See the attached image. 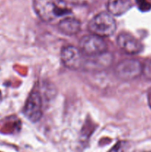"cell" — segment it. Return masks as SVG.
Returning a JSON list of instances; mask_svg holds the SVG:
<instances>
[{
    "instance_id": "3957f363",
    "label": "cell",
    "mask_w": 151,
    "mask_h": 152,
    "mask_svg": "<svg viewBox=\"0 0 151 152\" xmlns=\"http://www.w3.org/2000/svg\"><path fill=\"white\" fill-rule=\"evenodd\" d=\"M142 68L143 65L137 59H126L117 64L114 73L119 80L130 81L142 74Z\"/></svg>"
},
{
    "instance_id": "30bf717a",
    "label": "cell",
    "mask_w": 151,
    "mask_h": 152,
    "mask_svg": "<svg viewBox=\"0 0 151 152\" xmlns=\"http://www.w3.org/2000/svg\"><path fill=\"white\" fill-rule=\"evenodd\" d=\"M142 74L147 80H151V58L147 59L143 65Z\"/></svg>"
},
{
    "instance_id": "52a82bcc",
    "label": "cell",
    "mask_w": 151,
    "mask_h": 152,
    "mask_svg": "<svg viewBox=\"0 0 151 152\" xmlns=\"http://www.w3.org/2000/svg\"><path fill=\"white\" fill-rule=\"evenodd\" d=\"M116 43L118 48L127 54H137L143 49L142 42L137 38L127 33L124 32L118 34Z\"/></svg>"
},
{
    "instance_id": "9c48e42d",
    "label": "cell",
    "mask_w": 151,
    "mask_h": 152,
    "mask_svg": "<svg viewBox=\"0 0 151 152\" xmlns=\"http://www.w3.org/2000/svg\"><path fill=\"white\" fill-rule=\"evenodd\" d=\"M132 4L131 0H108L107 7L112 16H119L128 11Z\"/></svg>"
},
{
    "instance_id": "8fae6325",
    "label": "cell",
    "mask_w": 151,
    "mask_h": 152,
    "mask_svg": "<svg viewBox=\"0 0 151 152\" xmlns=\"http://www.w3.org/2000/svg\"><path fill=\"white\" fill-rule=\"evenodd\" d=\"M139 9L142 11H148L151 9V2L149 0H136Z\"/></svg>"
},
{
    "instance_id": "ba28073f",
    "label": "cell",
    "mask_w": 151,
    "mask_h": 152,
    "mask_svg": "<svg viewBox=\"0 0 151 152\" xmlns=\"http://www.w3.org/2000/svg\"><path fill=\"white\" fill-rule=\"evenodd\" d=\"M58 28L59 31L65 35H75L81 30V22L76 18L68 16L58 23Z\"/></svg>"
},
{
    "instance_id": "8992f818",
    "label": "cell",
    "mask_w": 151,
    "mask_h": 152,
    "mask_svg": "<svg viewBox=\"0 0 151 152\" xmlns=\"http://www.w3.org/2000/svg\"><path fill=\"white\" fill-rule=\"evenodd\" d=\"M24 114L33 123H36L42 117V101L38 91H33L28 96L25 107Z\"/></svg>"
},
{
    "instance_id": "6da1fadb",
    "label": "cell",
    "mask_w": 151,
    "mask_h": 152,
    "mask_svg": "<svg viewBox=\"0 0 151 152\" xmlns=\"http://www.w3.org/2000/svg\"><path fill=\"white\" fill-rule=\"evenodd\" d=\"M33 8L37 16L47 23H59L72 13L64 0H33Z\"/></svg>"
},
{
    "instance_id": "5b68a950",
    "label": "cell",
    "mask_w": 151,
    "mask_h": 152,
    "mask_svg": "<svg viewBox=\"0 0 151 152\" xmlns=\"http://www.w3.org/2000/svg\"><path fill=\"white\" fill-rule=\"evenodd\" d=\"M61 59L67 68L71 70H81L84 55L79 48L72 45L65 46L61 52Z\"/></svg>"
},
{
    "instance_id": "277c9868",
    "label": "cell",
    "mask_w": 151,
    "mask_h": 152,
    "mask_svg": "<svg viewBox=\"0 0 151 152\" xmlns=\"http://www.w3.org/2000/svg\"><path fill=\"white\" fill-rule=\"evenodd\" d=\"M79 50L86 56H97L107 53V45L102 37L93 34L86 35L80 40Z\"/></svg>"
},
{
    "instance_id": "9a60e30c",
    "label": "cell",
    "mask_w": 151,
    "mask_h": 152,
    "mask_svg": "<svg viewBox=\"0 0 151 152\" xmlns=\"http://www.w3.org/2000/svg\"><path fill=\"white\" fill-rule=\"evenodd\" d=\"M150 152H151V151H150Z\"/></svg>"
},
{
    "instance_id": "7c38bea8",
    "label": "cell",
    "mask_w": 151,
    "mask_h": 152,
    "mask_svg": "<svg viewBox=\"0 0 151 152\" xmlns=\"http://www.w3.org/2000/svg\"><path fill=\"white\" fill-rule=\"evenodd\" d=\"M124 145L123 142H118L108 152H124Z\"/></svg>"
},
{
    "instance_id": "4fadbf2b",
    "label": "cell",
    "mask_w": 151,
    "mask_h": 152,
    "mask_svg": "<svg viewBox=\"0 0 151 152\" xmlns=\"http://www.w3.org/2000/svg\"><path fill=\"white\" fill-rule=\"evenodd\" d=\"M148 104H149L150 108H151V93H150V94L148 95Z\"/></svg>"
},
{
    "instance_id": "5bb4252c",
    "label": "cell",
    "mask_w": 151,
    "mask_h": 152,
    "mask_svg": "<svg viewBox=\"0 0 151 152\" xmlns=\"http://www.w3.org/2000/svg\"><path fill=\"white\" fill-rule=\"evenodd\" d=\"M1 100V92H0V101Z\"/></svg>"
},
{
    "instance_id": "7a4b0ae2",
    "label": "cell",
    "mask_w": 151,
    "mask_h": 152,
    "mask_svg": "<svg viewBox=\"0 0 151 152\" xmlns=\"http://www.w3.org/2000/svg\"><path fill=\"white\" fill-rule=\"evenodd\" d=\"M88 30L93 35L102 38L109 37L115 33L116 22L110 13L101 12L90 19L88 23Z\"/></svg>"
}]
</instances>
